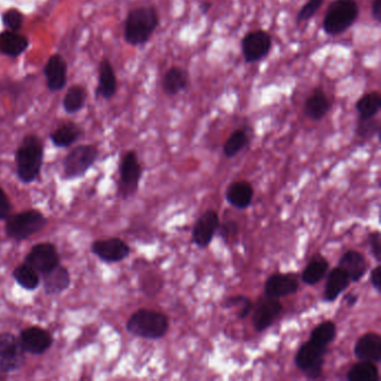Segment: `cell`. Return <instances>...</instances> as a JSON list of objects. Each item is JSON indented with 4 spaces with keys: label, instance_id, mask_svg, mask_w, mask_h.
I'll use <instances>...</instances> for the list:
<instances>
[{
    "label": "cell",
    "instance_id": "27",
    "mask_svg": "<svg viewBox=\"0 0 381 381\" xmlns=\"http://www.w3.org/2000/svg\"><path fill=\"white\" fill-rule=\"evenodd\" d=\"M329 262L321 255H316L311 262L308 263L306 270H303L302 279L303 283L306 285H316L319 283L329 270Z\"/></svg>",
    "mask_w": 381,
    "mask_h": 381
},
{
    "label": "cell",
    "instance_id": "13",
    "mask_svg": "<svg viewBox=\"0 0 381 381\" xmlns=\"http://www.w3.org/2000/svg\"><path fill=\"white\" fill-rule=\"evenodd\" d=\"M92 251L104 262L116 263L130 255V247L120 238H108L93 243Z\"/></svg>",
    "mask_w": 381,
    "mask_h": 381
},
{
    "label": "cell",
    "instance_id": "28",
    "mask_svg": "<svg viewBox=\"0 0 381 381\" xmlns=\"http://www.w3.org/2000/svg\"><path fill=\"white\" fill-rule=\"evenodd\" d=\"M82 131L73 122H68L57 127L51 135V140L58 148L72 146L81 137Z\"/></svg>",
    "mask_w": 381,
    "mask_h": 381
},
{
    "label": "cell",
    "instance_id": "21",
    "mask_svg": "<svg viewBox=\"0 0 381 381\" xmlns=\"http://www.w3.org/2000/svg\"><path fill=\"white\" fill-rule=\"evenodd\" d=\"M43 275L44 289L47 294H60L70 287V276L68 268L60 264Z\"/></svg>",
    "mask_w": 381,
    "mask_h": 381
},
{
    "label": "cell",
    "instance_id": "3",
    "mask_svg": "<svg viewBox=\"0 0 381 381\" xmlns=\"http://www.w3.org/2000/svg\"><path fill=\"white\" fill-rule=\"evenodd\" d=\"M127 330L139 338L158 340L169 330V319L161 312L140 308L127 321Z\"/></svg>",
    "mask_w": 381,
    "mask_h": 381
},
{
    "label": "cell",
    "instance_id": "10",
    "mask_svg": "<svg viewBox=\"0 0 381 381\" xmlns=\"http://www.w3.org/2000/svg\"><path fill=\"white\" fill-rule=\"evenodd\" d=\"M26 263L38 273L45 274L60 264V257L54 245L49 243L38 244L26 256Z\"/></svg>",
    "mask_w": 381,
    "mask_h": 381
},
{
    "label": "cell",
    "instance_id": "36",
    "mask_svg": "<svg viewBox=\"0 0 381 381\" xmlns=\"http://www.w3.org/2000/svg\"><path fill=\"white\" fill-rule=\"evenodd\" d=\"M356 132L360 138H371L373 135H379L380 132V123L375 118L367 120L359 119Z\"/></svg>",
    "mask_w": 381,
    "mask_h": 381
},
{
    "label": "cell",
    "instance_id": "25",
    "mask_svg": "<svg viewBox=\"0 0 381 381\" xmlns=\"http://www.w3.org/2000/svg\"><path fill=\"white\" fill-rule=\"evenodd\" d=\"M189 76L182 68L173 66L165 72L163 79V87L165 94L177 95L187 89Z\"/></svg>",
    "mask_w": 381,
    "mask_h": 381
},
{
    "label": "cell",
    "instance_id": "26",
    "mask_svg": "<svg viewBox=\"0 0 381 381\" xmlns=\"http://www.w3.org/2000/svg\"><path fill=\"white\" fill-rule=\"evenodd\" d=\"M116 92V76L113 66L108 60H103L99 68L98 94L110 100Z\"/></svg>",
    "mask_w": 381,
    "mask_h": 381
},
{
    "label": "cell",
    "instance_id": "7",
    "mask_svg": "<svg viewBox=\"0 0 381 381\" xmlns=\"http://www.w3.org/2000/svg\"><path fill=\"white\" fill-rule=\"evenodd\" d=\"M99 151L95 146L85 144L72 150L64 160V176L66 179H75L84 176L92 167L98 158Z\"/></svg>",
    "mask_w": 381,
    "mask_h": 381
},
{
    "label": "cell",
    "instance_id": "17",
    "mask_svg": "<svg viewBox=\"0 0 381 381\" xmlns=\"http://www.w3.org/2000/svg\"><path fill=\"white\" fill-rule=\"evenodd\" d=\"M354 354L360 361L378 363L381 361V337L378 333H366L356 342Z\"/></svg>",
    "mask_w": 381,
    "mask_h": 381
},
{
    "label": "cell",
    "instance_id": "30",
    "mask_svg": "<svg viewBox=\"0 0 381 381\" xmlns=\"http://www.w3.org/2000/svg\"><path fill=\"white\" fill-rule=\"evenodd\" d=\"M348 381H379L378 367L370 361H360L352 366L346 375Z\"/></svg>",
    "mask_w": 381,
    "mask_h": 381
},
{
    "label": "cell",
    "instance_id": "1",
    "mask_svg": "<svg viewBox=\"0 0 381 381\" xmlns=\"http://www.w3.org/2000/svg\"><path fill=\"white\" fill-rule=\"evenodd\" d=\"M159 23V14L152 6H141L132 9L125 20V41L132 46L144 45L154 35Z\"/></svg>",
    "mask_w": 381,
    "mask_h": 381
},
{
    "label": "cell",
    "instance_id": "43",
    "mask_svg": "<svg viewBox=\"0 0 381 381\" xmlns=\"http://www.w3.org/2000/svg\"><path fill=\"white\" fill-rule=\"evenodd\" d=\"M371 15L376 22H381V0H373L371 5Z\"/></svg>",
    "mask_w": 381,
    "mask_h": 381
},
{
    "label": "cell",
    "instance_id": "12",
    "mask_svg": "<svg viewBox=\"0 0 381 381\" xmlns=\"http://www.w3.org/2000/svg\"><path fill=\"white\" fill-rule=\"evenodd\" d=\"M218 214L213 209H209L204 213L196 222L194 230H192V242L201 249L208 246L218 230Z\"/></svg>",
    "mask_w": 381,
    "mask_h": 381
},
{
    "label": "cell",
    "instance_id": "19",
    "mask_svg": "<svg viewBox=\"0 0 381 381\" xmlns=\"http://www.w3.org/2000/svg\"><path fill=\"white\" fill-rule=\"evenodd\" d=\"M339 268L346 272L351 283H357L367 272L368 264L365 256L357 251H348L339 261Z\"/></svg>",
    "mask_w": 381,
    "mask_h": 381
},
{
    "label": "cell",
    "instance_id": "34",
    "mask_svg": "<svg viewBox=\"0 0 381 381\" xmlns=\"http://www.w3.org/2000/svg\"><path fill=\"white\" fill-rule=\"evenodd\" d=\"M249 144V137L244 130H235L225 142L224 154L227 158H234Z\"/></svg>",
    "mask_w": 381,
    "mask_h": 381
},
{
    "label": "cell",
    "instance_id": "22",
    "mask_svg": "<svg viewBox=\"0 0 381 381\" xmlns=\"http://www.w3.org/2000/svg\"><path fill=\"white\" fill-rule=\"evenodd\" d=\"M350 279L342 268H335L327 275L325 289V301L333 302L348 289Z\"/></svg>",
    "mask_w": 381,
    "mask_h": 381
},
{
    "label": "cell",
    "instance_id": "29",
    "mask_svg": "<svg viewBox=\"0 0 381 381\" xmlns=\"http://www.w3.org/2000/svg\"><path fill=\"white\" fill-rule=\"evenodd\" d=\"M381 95L379 92H369L363 95L356 103L359 119L367 120L375 118L380 111Z\"/></svg>",
    "mask_w": 381,
    "mask_h": 381
},
{
    "label": "cell",
    "instance_id": "14",
    "mask_svg": "<svg viewBox=\"0 0 381 381\" xmlns=\"http://www.w3.org/2000/svg\"><path fill=\"white\" fill-rule=\"evenodd\" d=\"M19 342L22 344L25 352L33 354H42L51 348L53 338L49 331L44 330L39 327H32L25 329L20 337Z\"/></svg>",
    "mask_w": 381,
    "mask_h": 381
},
{
    "label": "cell",
    "instance_id": "32",
    "mask_svg": "<svg viewBox=\"0 0 381 381\" xmlns=\"http://www.w3.org/2000/svg\"><path fill=\"white\" fill-rule=\"evenodd\" d=\"M85 101H87L85 89L80 85H74V87H70L66 92L64 100H63V106L68 113H76L83 108Z\"/></svg>",
    "mask_w": 381,
    "mask_h": 381
},
{
    "label": "cell",
    "instance_id": "44",
    "mask_svg": "<svg viewBox=\"0 0 381 381\" xmlns=\"http://www.w3.org/2000/svg\"><path fill=\"white\" fill-rule=\"evenodd\" d=\"M344 301H346L349 308H352V306L357 304L358 295L354 294V293H348V294H346V296H344Z\"/></svg>",
    "mask_w": 381,
    "mask_h": 381
},
{
    "label": "cell",
    "instance_id": "45",
    "mask_svg": "<svg viewBox=\"0 0 381 381\" xmlns=\"http://www.w3.org/2000/svg\"><path fill=\"white\" fill-rule=\"evenodd\" d=\"M211 8V4L209 3V1H203V5L200 6V11H201V13L203 14H207L208 13L209 9Z\"/></svg>",
    "mask_w": 381,
    "mask_h": 381
},
{
    "label": "cell",
    "instance_id": "11",
    "mask_svg": "<svg viewBox=\"0 0 381 381\" xmlns=\"http://www.w3.org/2000/svg\"><path fill=\"white\" fill-rule=\"evenodd\" d=\"M283 311V306L279 299H272L266 296L257 303L253 314V325L257 332H263L273 325L280 314Z\"/></svg>",
    "mask_w": 381,
    "mask_h": 381
},
{
    "label": "cell",
    "instance_id": "23",
    "mask_svg": "<svg viewBox=\"0 0 381 381\" xmlns=\"http://www.w3.org/2000/svg\"><path fill=\"white\" fill-rule=\"evenodd\" d=\"M30 42L18 32L6 30L0 33V53L11 57H18L28 49Z\"/></svg>",
    "mask_w": 381,
    "mask_h": 381
},
{
    "label": "cell",
    "instance_id": "33",
    "mask_svg": "<svg viewBox=\"0 0 381 381\" xmlns=\"http://www.w3.org/2000/svg\"><path fill=\"white\" fill-rule=\"evenodd\" d=\"M337 337V325L332 321H325L316 325L311 332L310 340L321 346H329Z\"/></svg>",
    "mask_w": 381,
    "mask_h": 381
},
{
    "label": "cell",
    "instance_id": "8",
    "mask_svg": "<svg viewBox=\"0 0 381 381\" xmlns=\"http://www.w3.org/2000/svg\"><path fill=\"white\" fill-rule=\"evenodd\" d=\"M25 350L11 333H0V373L18 370L25 361Z\"/></svg>",
    "mask_w": 381,
    "mask_h": 381
},
{
    "label": "cell",
    "instance_id": "39",
    "mask_svg": "<svg viewBox=\"0 0 381 381\" xmlns=\"http://www.w3.org/2000/svg\"><path fill=\"white\" fill-rule=\"evenodd\" d=\"M219 235L222 236L223 239L228 241L230 238L235 237L238 232L237 223L234 220H230V222L224 223V224H219Z\"/></svg>",
    "mask_w": 381,
    "mask_h": 381
},
{
    "label": "cell",
    "instance_id": "38",
    "mask_svg": "<svg viewBox=\"0 0 381 381\" xmlns=\"http://www.w3.org/2000/svg\"><path fill=\"white\" fill-rule=\"evenodd\" d=\"M323 3L325 0H308V3L299 11L298 16H296L298 23L308 22L319 11Z\"/></svg>",
    "mask_w": 381,
    "mask_h": 381
},
{
    "label": "cell",
    "instance_id": "40",
    "mask_svg": "<svg viewBox=\"0 0 381 381\" xmlns=\"http://www.w3.org/2000/svg\"><path fill=\"white\" fill-rule=\"evenodd\" d=\"M368 241L370 245L371 253L376 258L377 262L381 261V236L379 232H373L368 236Z\"/></svg>",
    "mask_w": 381,
    "mask_h": 381
},
{
    "label": "cell",
    "instance_id": "20",
    "mask_svg": "<svg viewBox=\"0 0 381 381\" xmlns=\"http://www.w3.org/2000/svg\"><path fill=\"white\" fill-rule=\"evenodd\" d=\"M331 102L321 87L314 89L312 94L306 99L304 104V114L308 119L320 121L330 111Z\"/></svg>",
    "mask_w": 381,
    "mask_h": 381
},
{
    "label": "cell",
    "instance_id": "41",
    "mask_svg": "<svg viewBox=\"0 0 381 381\" xmlns=\"http://www.w3.org/2000/svg\"><path fill=\"white\" fill-rule=\"evenodd\" d=\"M11 205L6 192L0 188V220H5L11 216Z\"/></svg>",
    "mask_w": 381,
    "mask_h": 381
},
{
    "label": "cell",
    "instance_id": "4",
    "mask_svg": "<svg viewBox=\"0 0 381 381\" xmlns=\"http://www.w3.org/2000/svg\"><path fill=\"white\" fill-rule=\"evenodd\" d=\"M359 6L356 0H333L327 6L323 30L330 36L340 35L357 22Z\"/></svg>",
    "mask_w": 381,
    "mask_h": 381
},
{
    "label": "cell",
    "instance_id": "37",
    "mask_svg": "<svg viewBox=\"0 0 381 381\" xmlns=\"http://www.w3.org/2000/svg\"><path fill=\"white\" fill-rule=\"evenodd\" d=\"M3 23L6 28H8L11 32H19L22 30L24 17L22 13L17 9H7L3 14Z\"/></svg>",
    "mask_w": 381,
    "mask_h": 381
},
{
    "label": "cell",
    "instance_id": "24",
    "mask_svg": "<svg viewBox=\"0 0 381 381\" xmlns=\"http://www.w3.org/2000/svg\"><path fill=\"white\" fill-rule=\"evenodd\" d=\"M254 190L247 182H232L226 192V199L235 208L245 209L251 205Z\"/></svg>",
    "mask_w": 381,
    "mask_h": 381
},
{
    "label": "cell",
    "instance_id": "2",
    "mask_svg": "<svg viewBox=\"0 0 381 381\" xmlns=\"http://www.w3.org/2000/svg\"><path fill=\"white\" fill-rule=\"evenodd\" d=\"M43 144L36 135L25 137L16 154L17 176L25 184L33 182L41 173Z\"/></svg>",
    "mask_w": 381,
    "mask_h": 381
},
{
    "label": "cell",
    "instance_id": "16",
    "mask_svg": "<svg viewBox=\"0 0 381 381\" xmlns=\"http://www.w3.org/2000/svg\"><path fill=\"white\" fill-rule=\"evenodd\" d=\"M46 77L47 87L51 92H57L64 89L68 80V64L61 55L55 54L49 57L44 68Z\"/></svg>",
    "mask_w": 381,
    "mask_h": 381
},
{
    "label": "cell",
    "instance_id": "42",
    "mask_svg": "<svg viewBox=\"0 0 381 381\" xmlns=\"http://www.w3.org/2000/svg\"><path fill=\"white\" fill-rule=\"evenodd\" d=\"M371 285L377 292L381 293V266L373 268L370 275Z\"/></svg>",
    "mask_w": 381,
    "mask_h": 381
},
{
    "label": "cell",
    "instance_id": "9",
    "mask_svg": "<svg viewBox=\"0 0 381 381\" xmlns=\"http://www.w3.org/2000/svg\"><path fill=\"white\" fill-rule=\"evenodd\" d=\"M270 49H272V37L264 30L251 32L245 35L242 42L244 58L245 62L249 64L258 62L268 56Z\"/></svg>",
    "mask_w": 381,
    "mask_h": 381
},
{
    "label": "cell",
    "instance_id": "35",
    "mask_svg": "<svg viewBox=\"0 0 381 381\" xmlns=\"http://www.w3.org/2000/svg\"><path fill=\"white\" fill-rule=\"evenodd\" d=\"M226 306L238 308V318L239 319H245L253 310V303H251V299L247 298L245 295H236V296L227 299Z\"/></svg>",
    "mask_w": 381,
    "mask_h": 381
},
{
    "label": "cell",
    "instance_id": "15",
    "mask_svg": "<svg viewBox=\"0 0 381 381\" xmlns=\"http://www.w3.org/2000/svg\"><path fill=\"white\" fill-rule=\"evenodd\" d=\"M120 171H121V184L125 195H132V192L138 188L141 175H142V169L135 151L125 154L122 159Z\"/></svg>",
    "mask_w": 381,
    "mask_h": 381
},
{
    "label": "cell",
    "instance_id": "18",
    "mask_svg": "<svg viewBox=\"0 0 381 381\" xmlns=\"http://www.w3.org/2000/svg\"><path fill=\"white\" fill-rule=\"evenodd\" d=\"M299 289V282L289 275L273 274L266 281L264 294L268 298L280 299L294 294Z\"/></svg>",
    "mask_w": 381,
    "mask_h": 381
},
{
    "label": "cell",
    "instance_id": "5",
    "mask_svg": "<svg viewBox=\"0 0 381 381\" xmlns=\"http://www.w3.org/2000/svg\"><path fill=\"white\" fill-rule=\"evenodd\" d=\"M327 346H321L314 341H306L299 348L295 356V365L308 379H319L325 366Z\"/></svg>",
    "mask_w": 381,
    "mask_h": 381
},
{
    "label": "cell",
    "instance_id": "31",
    "mask_svg": "<svg viewBox=\"0 0 381 381\" xmlns=\"http://www.w3.org/2000/svg\"><path fill=\"white\" fill-rule=\"evenodd\" d=\"M13 276L23 289H28V291H33L39 285V275L37 270L28 266L27 263L17 266Z\"/></svg>",
    "mask_w": 381,
    "mask_h": 381
},
{
    "label": "cell",
    "instance_id": "6",
    "mask_svg": "<svg viewBox=\"0 0 381 381\" xmlns=\"http://www.w3.org/2000/svg\"><path fill=\"white\" fill-rule=\"evenodd\" d=\"M46 218L38 211H26L7 218L6 232L9 237L17 241H24L36 232L43 230L46 225Z\"/></svg>",
    "mask_w": 381,
    "mask_h": 381
}]
</instances>
